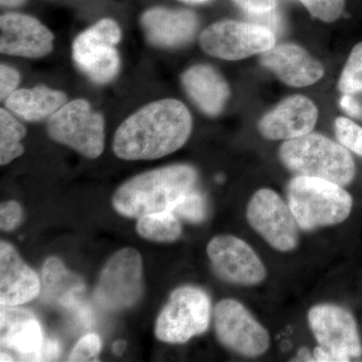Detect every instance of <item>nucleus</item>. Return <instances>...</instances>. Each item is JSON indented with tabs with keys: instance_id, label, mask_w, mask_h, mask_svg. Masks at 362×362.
<instances>
[{
	"instance_id": "nucleus-1",
	"label": "nucleus",
	"mask_w": 362,
	"mask_h": 362,
	"mask_svg": "<svg viewBox=\"0 0 362 362\" xmlns=\"http://www.w3.org/2000/svg\"><path fill=\"white\" fill-rule=\"evenodd\" d=\"M192 128V115L181 102H153L121 124L114 136V152L124 160L161 158L181 148Z\"/></svg>"
},
{
	"instance_id": "nucleus-2",
	"label": "nucleus",
	"mask_w": 362,
	"mask_h": 362,
	"mask_svg": "<svg viewBox=\"0 0 362 362\" xmlns=\"http://www.w3.org/2000/svg\"><path fill=\"white\" fill-rule=\"evenodd\" d=\"M197 173L185 164L147 171L131 178L116 190L114 209L128 218L173 211L180 199L194 189Z\"/></svg>"
},
{
	"instance_id": "nucleus-3",
	"label": "nucleus",
	"mask_w": 362,
	"mask_h": 362,
	"mask_svg": "<svg viewBox=\"0 0 362 362\" xmlns=\"http://www.w3.org/2000/svg\"><path fill=\"white\" fill-rule=\"evenodd\" d=\"M280 159L296 176L322 178L341 187L356 176V164L347 149L315 133L286 140L280 148Z\"/></svg>"
},
{
	"instance_id": "nucleus-4",
	"label": "nucleus",
	"mask_w": 362,
	"mask_h": 362,
	"mask_svg": "<svg viewBox=\"0 0 362 362\" xmlns=\"http://www.w3.org/2000/svg\"><path fill=\"white\" fill-rule=\"evenodd\" d=\"M287 197L304 230L338 225L349 218L352 209L351 195L341 185L322 178L297 175L288 185Z\"/></svg>"
},
{
	"instance_id": "nucleus-5",
	"label": "nucleus",
	"mask_w": 362,
	"mask_h": 362,
	"mask_svg": "<svg viewBox=\"0 0 362 362\" xmlns=\"http://www.w3.org/2000/svg\"><path fill=\"white\" fill-rule=\"evenodd\" d=\"M209 320L211 300L206 293L192 286L178 288L159 314L156 337L168 343H185L206 332Z\"/></svg>"
},
{
	"instance_id": "nucleus-6",
	"label": "nucleus",
	"mask_w": 362,
	"mask_h": 362,
	"mask_svg": "<svg viewBox=\"0 0 362 362\" xmlns=\"http://www.w3.org/2000/svg\"><path fill=\"white\" fill-rule=\"evenodd\" d=\"M47 132L54 141L71 147L88 158H97L103 152V116L93 111L86 100H74L64 105L47 119Z\"/></svg>"
},
{
	"instance_id": "nucleus-7",
	"label": "nucleus",
	"mask_w": 362,
	"mask_h": 362,
	"mask_svg": "<svg viewBox=\"0 0 362 362\" xmlns=\"http://www.w3.org/2000/svg\"><path fill=\"white\" fill-rule=\"evenodd\" d=\"M122 33L115 21L104 18L81 33L73 45L76 65L97 84L111 82L120 69L116 45Z\"/></svg>"
},
{
	"instance_id": "nucleus-8",
	"label": "nucleus",
	"mask_w": 362,
	"mask_h": 362,
	"mask_svg": "<svg viewBox=\"0 0 362 362\" xmlns=\"http://www.w3.org/2000/svg\"><path fill=\"white\" fill-rule=\"evenodd\" d=\"M276 35L256 23L223 21L201 33L199 45L207 54L226 61H239L262 54L275 45Z\"/></svg>"
},
{
	"instance_id": "nucleus-9",
	"label": "nucleus",
	"mask_w": 362,
	"mask_h": 362,
	"mask_svg": "<svg viewBox=\"0 0 362 362\" xmlns=\"http://www.w3.org/2000/svg\"><path fill=\"white\" fill-rule=\"evenodd\" d=\"M141 293V255L132 247L120 250L104 266L95 289V300L105 309L121 310L138 302Z\"/></svg>"
},
{
	"instance_id": "nucleus-10",
	"label": "nucleus",
	"mask_w": 362,
	"mask_h": 362,
	"mask_svg": "<svg viewBox=\"0 0 362 362\" xmlns=\"http://www.w3.org/2000/svg\"><path fill=\"white\" fill-rule=\"evenodd\" d=\"M250 226L280 252L293 251L299 242V223L280 195L269 188L258 190L247 209Z\"/></svg>"
},
{
	"instance_id": "nucleus-11",
	"label": "nucleus",
	"mask_w": 362,
	"mask_h": 362,
	"mask_svg": "<svg viewBox=\"0 0 362 362\" xmlns=\"http://www.w3.org/2000/svg\"><path fill=\"white\" fill-rule=\"evenodd\" d=\"M214 326L221 344L240 356H259L270 347L268 331L237 300L218 302L214 309Z\"/></svg>"
},
{
	"instance_id": "nucleus-12",
	"label": "nucleus",
	"mask_w": 362,
	"mask_h": 362,
	"mask_svg": "<svg viewBox=\"0 0 362 362\" xmlns=\"http://www.w3.org/2000/svg\"><path fill=\"white\" fill-rule=\"evenodd\" d=\"M308 321L319 346L332 354L337 362L361 356L356 320L349 311L337 305H317L309 310Z\"/></svg>"
},
{
	"instance_id": "nucleus-13",
	"label": "nucleus",
	"mask_w": 362,
	"mask_h": 362,
	"mask_svg": "<svg viewBox=\"0 0 362 362\" xmlns=\"http://www.w3.org/2000/svg\"><path fill=\"white\" fill-rule=\"evenodd\" d=\"M206 252L216 273L228 282L252 286L265 280L263 262L246 242L235 235H216L207 245Z\"/></svg>"
},
{
	"instance_id": "nucleus-14",
	"label": "nucleus",
	"mask_w": 362,
	"mask_h": 362,
	"mask_svg": "<svg viewBox=\"0 0 362 362\" xmlns=\"http://www.w3.org/2000/svg\"><path fill=\"white\" fill-rule=\"evenodd\" d=\"M0 51L8 56L39 59L52 51L54 35L37 18L6 13L0 18Z\"/></svg>"
},
{
	"instance_id": "nucleus-15",
	"label": "nucleus",
	"mask_w": 362,
	"mask_h": 362,
	"mask_svg": "<svg viewBox=\"0 0 362 362\" xmlns=\"http://www.w3.org/2000/svg\"><path fill=\"white\" fill-rule=\"evenodd\" d=\"M318 119V109L307 97L286 98L259 122V131L270 140H290L309 134Z\"/></svg>"
},
{
	"instance_id": "nucleus-16",
	"label": "nucleus",
	"mask_w": 362,
	"mask_h": 362,
	"mask_svg": "<svg viewBox=\"0 0 362 362\" xmlns=\"http://www.w3.org/2000/svg\"><path fill=\"white\" fill-rule=\"evenodd\" d=\"M262 66L273 71L286 85L307 87L315 84L324 75V68L306 49L300 45H274L262 52Z\"/></svg>"
},
{
	"instance_id": "nucleus-17",
	"label": "nucleus",
	"mask_w": 362,
	"mask_h": 362,
	"mask_svg": "<svg viewBox=\"0 0 362 362\" xmlns=\"http://www.w3.org/2000/svg\"><path fill=\"white\" fill-rule=\"evenodd\" d=\"M141 25L150 44L173 49L194 39L199 20L190 11L154 7L142 14Z\"/></svg>"
},
{
	"instance_id": "nucleus-18",
	"label": "nucleus",
	"mask_w": 362,
	"mask_h": 362,
	"mask_svg": "<svg viewBox=\"0 0 362 362\" xmlns=\"http://www.w3.org/2000/svg\"><path fill=\"white\" fill-rule=\"evenodd\" d=\"M42 291L40 279L26 265L13 246L0 243V303L18 306L32 301Z\"/></svg>"
},
{
	"instance_id": "nucleus-19",
	"label": "nucleus",
	"mask_w": 362,
	"mask_h": 362,
	"mask_svg": "<svg viewBox=\"0 0 362 362\" xmlns=\"http://www.w3.org/2000/svg\"><path fill=\"white\" fill-rule=\"evenodd\" d=\"M1 346L13 350L21 361H37L45 338L32 312L1 305Z\"/></svg>"
},
{
	"instance_id": "nucleus-20",
	"label": "nucleus",
	"mask_w": 362,
	"mask_h": 362,
	"mask_svg": "<svg viewBox=\"0 0 362 362\" xmlns=\"http://www.w3.org/2000/svg\"><path fill=\"white\" fill-rule=\"evenodd\" d=\"M183 88L204 114L218 116L230 97V88L218 71L206 65L188 69L181 76Z\"/></svg>"
},
{
	"instance_id": "nucleus-21",
	"label": "nucleus",
	"mask_w": 362,
	"mask_h": 362,
	"mask_svg": "<svg viewBox=\"0 0 362 362\" xmlns=\"http://www.w3.org/2000/svg\"><path fill=\"white\" fill-rule=\"evenodd\" d=\"M66 103L65 93L49 89L44 85L33 89L14 90L6 100L7 108L28 122L51 118Z\"/></svg>"
},
{
	"instance_id": "nucleus-22",
	"label": "nucleus",
	"mask_w": 362,
	"mask_h": 362,
	"mask_svg": "<svg viewBox=\"0 0 362 362\" xmlns=\"http://www.w3.org/2000/svg\"><path fill=\"white\" fill-rule=\"evenodd\" d=\"M85 291L82 279L71 273L61 259L51 257L42 267V299L49 304L71 309L80 303Z\"/></svg>"
},
{
	"instance_id": "nucleus-23",
	"label": "nucleus",
	"mask_w": 362,
	"mask_h": 362,
	"mask_svg": "<svg viewBox=\"0 0 362 362\" xmlns=\"http://www.w3.org/2000/svg\"><path fill=\"white\" fill-rule=\"evenodd\" d=\"M137 233L144 239L159 243L175 242L180 237L181 226L173 211L146 214L136 225Z\"/></svg>"
},
{
	"instance_id": "nucleus-24",
	"label": "nucleus",
	"mask_w": 362,
	"mask_h": 362,
	"mask_svg": "<svg viewBox=\"0 0 362 362\" xmlns=\"http://www.w3.org/2000/svg\"><path fill=\"white\" fill-rule=\"evenodd\" d=\"M25 126L16 120L8 111L0 110V163L6 165L9 162L23 156L25 148L21 140L25 138Z\"/></svg>"
},
{
	"instance_id": "nucleus-25",
	"label": "nucleus",
	"mask_w": 362,
	"mask_h": 362,
	"mask_svg": "<svg viewBox=\"0 0 362 362\" xmlns=\"http://www.w3.org/2000/svg\"><path fill=\"white\" fill-rule=\"evenodd\" d=\"M338 89L343 94L354 95L362 90V42L357 44L350 52L346 65L343 69Z\"/></svg>"
},
{
	"instance_id": "nucleus-26",
	"label": "nucleus",
	"mask_w": 362,
	"mask_h": 362,
	"mask_svg": "<svg viewBox=\"0 0 362 362\" xmlns=\"http://www.w3.org/2000/svg\"><path fill=\"white\" fill-rule=\"evenodd\" d=\"M171 211L189 223H202L206 216V199L201 192L192 190L177 202Z\"/></svg>"
},
{
	"instance_id": "nucleus-27",
	"label": "nucleus",
	"mask_w": 362,
	"mask_h": 362,
	"mask_svg": "<svg viewBox=\"0 0 362 362\" xmlns=\"http://www.w3.org/2000/svg\"><path fill=\"white\" fill-rule=\"evenodd\" d=\"M335 133L340 144L362 156V128L345 117L335 121Z\"/></svg>"
},
{
	"instance_id": "nucleus-28",
	"label": "nucleus",
	"mask_w": 362,
	"mask_h": 362,
	"mask_svg": "<svg viewBox=\"0 0 362 362\" xmlns=\"http://www.w3.org/2000/svg\"><path fill=\"white\" fill-rule=\"evenodd\" d=\"M301 2L314 18L324 23L337 21L344 9V0H301Z\"/></svg>"
},
{
	"instance_id": "nucleus-29",
	"label": "nucleus",
	"mask_w": 362,
	"mask_h": 362,
	"mask_svg": "<svg viewBox=\"0 0 362 362\" xmlns=\"http://www.w3.org/2000/svg\"><path fill=\"white\" fill-rule=\"evenodd\" d=\"M102 349L101 338L94 333L85 335L71 350L69 361H90L99 356Z\"/></svg>"
},
{
	"instance_id": "nucleus-30",
	"label": "nucleus",
	"mask_w": 362,
	"mask_h": 362,
	"mask_svg": "<svg viewBox=\"0 0 362 362\" xmlns=\"http://www.w3.org/2000/svg\"><path fill=\"white\" fill-rule=\"evenodd\" d=\"M23 209L18 202H6L0 206V226L1 230H16L23 220Z\"/></svg>"
},
{
	"instance_id": "nucleus-31",
	"label": "nucleus",
	"mask_w": 362,
	"mask_h": 362,
	"mask_svg": "<svg viewBox=\"0 0 362 362\" xmlns=\"http://www.w3.org/2000/svg\"><path fill=\"white\" fill-rule=\"evenodd\" d=\"M21 77L18 71L6 65L0 66V98L6 101L7 98L16 90Z\"/></svg>"
},
{
	"instance_id": "nucleus-32",
	"label": "nucleus",
	"mask_w": 362,
	"mask_h": 362,
	"mask_svg": "<svg viewBox=\"0 0 362 362\" xmlns=\"http://www.w3.org/2000/svg\"><path fill=\"white\" fill-rule=\"evenodd\" d=\"M250 23H256L268 28L272 33H278L282 30V20L277 9L261 14H247Z\"/></svg>"
},
{
	"instance_id": "nucleus-33",
	"label": "nucleus",
	"mask_w": 362,
	"mask_h": 362,
	"mask_svg": "<svg viewBox=\"0 0 362 362\" xmlns=\"http://www.w3.org/2000/svg\"><path fill=\"white\" fill-rule=\"evenodd\" d=\"M247 14H261L274 11L277 0H233Z\"/></svg>"
},
{
	"instance_id": "nucleus-34",
	"label": "nucleus",
	"mask_w": 362,
	"mask_h": 362,
	"mask_svg": "<svg viewBox=\"0 0 362 362\" xmlns=\"http://www.w3.org/2000/svg\"><path fill=\"white\" fill-rule=\"evenodd\" d=\"M62 349L59 343L54 339H45L37 361H54L61 356Z\"/></svg>"
},
{
	"instance_id": "nucleus-35",
	"label": "nucleus",
	"mask_w": 362,
	"mask_h": 362,
	"mask_svg": "<svg viewBox=\"0 0 362 362\" xmlns=\"http://www.w3.org/2000/svg\"><path fill=\"white\" fill-rule=\"evenodd\" d=\"M343 110L349 114L350 116L357 117L361 115V107L358 103L351 97V95L344 94L340 100Z\"/></svg>"
},
{
	"instance_id": "nucleus-36",
	"label": "nucleus",
	"mask_w": 362,
	"mask_h": 362,
	"mask_svg": "<svg viewBox=\"0 0 362 362\" xmlns=\"http://www.w3.org/2000/svg\"><path fill=\"white\" fill-rule=\"evenodd\" d=\"M314 358L319 362H337L332 354L319 345L314 349Z\"/></svg>"
},
{
	"instance_id": "nucleus-37",
	"label": "nucleus",
	"mask_w": 362,
	"mask_h": 362,
	"mask_svg": "<svg viewBox=\"0 0 362 362\" xmlns=\"http://www.w3.org/2000/svg\"><path fill=\"white\" fill-rule=\"evenodd\" d=\"M26 0H0L1 6L4 7H18L23 6Z\"/></svg>"
},
{
	"instance_id": "nucleus-38",
	"label": "nucleus",
	"mask_w": 362,
	"mask_h": 362,
	"mask_svg": "<svg viewBox=\"0 0 362 362\" xmlns=\"http://www.w3.org/2000/svg\"><path fill=\"white\" fill-rule=\"evenodd\" d=\"M126 349V342L122 341V340H119V341H116L113 345V351L114 354H117V356H121L123 354V352L125 351Z\"/></svg>"
},
{
	"instance_id": "nucleus-39",
	"label": "nucleus",
	"mask_w": 362,
	"mask_h": 362,
	"mask_svg": "<svg viewBox=\"0 0 362 362\" xmlns=\"http://www.w3.org/2000/svg\"><path fill=\"white\" fill-rule=\"evenodd\" d=\"M299 357L300 358L303 359V361H311L310 354H309L308 350L306 349L301 350V352L299 354Z\"/></svg>"
},
{
	"instance_id": "nucleus-40",
	"label": "nucleus",
	"mask_w": 362,
	"mask_h": 362,
	"mask_svg": "<svg viewBox=\"0 0 362 362\" xmlns=\"http://www.w3.org/2000/svg\"><path fill=\"white\" fill-rule=\"evenodd\" d=\"M180 1L185 2L187 4H202L209 1V0H180Z\"/></svg>"
},
{
	"instance_id": "nucleus-41",
	"label": "nucleus",
	"mask_w": 362,
	"mask_h": 362,
	"mask_svg": "<svg viewBox=\"0 0 362 362\" xmlns=\"http://www.w3.org/2000/svg\"><path fill=\"white\" fill-rule=\"evenodd\" d=\"M2 362L4 361H13V357L8 356V354H6V352L1 351V359H0Z\"/></svg>"
}]
</instances>
